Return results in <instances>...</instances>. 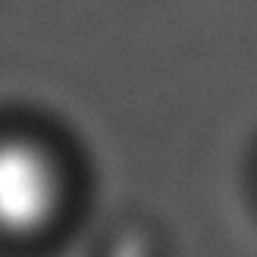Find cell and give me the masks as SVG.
<instances>
[{
    "instance_id": "6da1fadb",
    "label": "cell",
    "mask_w": 257,
    "mask_h": 257,
    "mask_svg": "<svg viewBox=\"0 0 257 257\" xmlns=\"http://www.w3.org/2000/svg\"><path fill=\"white\" fill-rule=\"evenodd\" d=\"M60 201L63 170L54 154L29 135H0V235H38Z\"/></svg>"
}]
</instances>
